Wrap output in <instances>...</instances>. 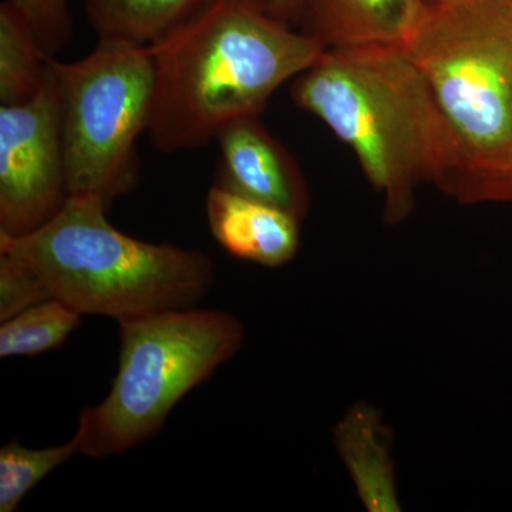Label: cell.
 Segmentation results:
<instances>
[{
    "label": "cell",
    "instance_id": "obj_1",
    "mask_svg": "<svg viewBox=\"0 0 512 512\" xmlns=\"http://www.w3.org/2000/svg\"><path fill=\"white\" fill-rule=\"evenodd\" d=\"M291 96L355 153L392 224L412 212L420 184L450 191L456 140L406 46L326 49L293 79Z\"/></svg>",
    "mask_w": 512,
    "mask_h": 512
},
{
    "label": "cell",
    "instance_id": "obj_2",
    "mask_svg": "<svg viewBox=\"0 0 512 512\" xmlns=\"http://www.w3.org/2000/svg\"><path fill=\"white\" fill-rule=\"evenodd\" d=\"M148 47L156 79L148 136L163 154L207 146L231 121L259 116L326 50L276 18L268 0H215Z\"/></svg>",
    "mask_w": 512,
    "mask_h": 512
},
{
    "label": "cell",
    "instance_id": "obj_3",
    "mask_svg": "<svg viewBox=\"0 0 512 512\" xmlns=\"http://www.w3.org/2000/svg\"><path fill=\"white\" fill-rule=\"evenodd\" d=\"M429 83L458 151L448 194L512 202V5L430 0L406 43Z\"/></svg>",
    "mask_w": 512,
    "mask_h": 512
},
{
    "label": "cell",
    "instance_id": "obj_4",
    "mask_svg": "<svg viewBox=\"0 0 512 512\" xmlns=\"http://www.w3.org/2000/svg\"><path fill=\"white\" fill-rule=\"evenodd\" d=\"M107 207L92 195H72L32 234L0 235V251L28 262L52 298L82 315L120 322L195 308L207 298L215 282L210 256L130 237L111 224Z\"/></svg>",
    "mask_w": 512,
    "mask_h": 512
},
{
    "label": "cell",
    "instance_id": "obj_5",
    "mask_svg": "<svg viewBox=\"0 0 512 512\" xmlns=\"http://www.w3.org/2000/svg\"><path fill=\"white\" fill-rule=\"evenodd\" d=\"M119 367L109 394L84 407L77 454L120 456L156 437L175 406L241 348L244 326L212 309H173L119 322Z\"/></svg>",
    "mask_w": 512,
    "mask_h": 512
},
{
    "label": "cell",
    "instance_id": "obj_6",
    "mask_svg": "<svg viewBox=\"0 0 512 512\" xmlns=\"http://www.w3.org/2000/svg\"><path fill=\"white\" fill-rule=\"evenodd\" d=\"M62 107L64 171L69 197L92 195L110 205L137 183V140L153 113L150 47L99 40L83 59L49 55Z\"/></svg>",
    "mask_w": 512,
    "mask_h": 512
},
{
    "label": "cell",
    "instance_id": "obj_7",
    "mask_svg": "<svg viewBox=\"0 0 512 512\" xmlns=\"http://www.w3.org/2000/svg\"><path fill=\"white\" fill-rule=\"evenodd\" d=\"M35 99L0 107V235L20 238L53 220L69 200L62 107L55 70Z\"/></svg>",
    "mask_w": 512,
    "mask_h": 512
},
{
    "label": "cell",
    "instance_id": "obj_8",
    "mask_svg": "<svg viewBox=\"0 0 512 512\" xmlns=\"http://www.w3.org/2000/svg\"><path fill=\"white\" fill-rule=\"evenodd\" d=\"M217 185L303 220L309 211L305 178L291 154L259 120L241 117L218 131Z\"/></svg>",
    "mask_w": 512,
    "mask_h": 512
},
{
    "label": "cell",
    "instance_id": "obj_9",
    "mask_svg": "<svg viewBox=\"0 0 512 512\" xmlns=\"http://www.w3.org/2000/svg\"><path fill=\"white\" fill-rule=\"evenodd\" d=\"M207 218L212 237L235 258L278 268L298 252L299 218L220 185L208 191Z\"/></svg>",
    "mask_w": 512,
    "mask_h": 512
},
{
    "label": "cell",
    "instance_id": "obj_10",
    "mask_svg": "<svg viewBox=\"0 0 512 512\" xmlns=\"http://www.w3.org/2000/svg\"><path fill=\"white\" fill-rule=\"evenodd\" d=\"M430 0H305L302 32L326 49L403 45L419 28Z\"/></svg>",
    "mask_w": 512,
    "mask_h": 512
},
{
    "label": "cell",
    "instance_id": "obj_11",
    "mask_svg": "<svg viewBox=\"0 0 512 512\" xmlns=\"http://www.w3.org/2000/svg\"><path fill=\"white\" fill-rule=\"evenodd\" d=\"M335 443L367 510L400 511L390 440L376 410L352 407L336 426Z\"/></svg>",
    "mask_w": 512,
    "mask_h": 512
},
{
    "label": "cell",
    "instance_id": "obj_12",
    "mask_svg": "<svg viewBox=\"0 0 512 512\" xmlns=\"http://www.w3.org/2000/svg\"><path fill=\"white\" fill-rule=\"evenodd\" d=\"M215 0H83L99 40L150 46L180 28Z\"/></svg>",
    "mask_w": 512,
    "mask_h": 512
},
{
    "label": "cell",
    "instance_id": "obj_13",
    "mask_svg": "<svg viewBox=\"0 0 512 512\" xmlns=\"http://www.w3.org/2000/svg\"><path fill=\"white\" fill-rule=\"evenodd\" d=\"M47 53L35 32L8 2L0 5V103L13 106L35 99L47 76Z\"/></svg>",
    "mask_w": 512,
    "mask_h": 512
},
{
    "label": "cell",
    "instance_id": "obj_14",
    "mask_svg": "<svg viewBox=\"0 0 512 512\" xmlns=\"http://www.w3.org/2000/svg\"><path fill=\"white\" fill-rule=\"evenodd\" d=\"M82 316L56 298L30 306L0 322V357H32L60 348L79 328Z\"/></svg>",
    "mask_w": 512,
    "mask_h": 512
},
{
    "label": "cell",
    "instance_id": "obj_15",
    "mask_svg": "<svg viewBox=\"0 0 512 512\" xmlns=\"http://www.w3.org/2000/svg\"><path fill=\"white\" fill-rule=\"evenodd\" d=\"M76 454L72 439L46 448H28L13 440L0 448V512L18 511L29 491Z\"/></svg>",
    "mask_w": 512,
    "mask_h": 512
},
{
    "label": "cell",
    "instance_id": "obj_16",
    "mask_svg": "<svg viewBox=\"0 0 512 512\" xmlns=\"http://www.w3.org/2000/svg\"><path fill=\"white\" fill-rule=\"evenodd\" d=\"M50 298L46 285L28 262L0 251V322Z\"/></svg>",
    "mask_w": 512,
    "mask_h": 512
},
{
    "label": "cell",
    "instance_id": "obj_17",
    "mask_svg": "<svg viewBox=\"0 0 512 512\" xmlns=\"http://www.w3.org/2000/svg\"><path fill=\"white\" fill-rule=\"evenodd\" d=\"M28 22L47 55L55 56L73 36L67 0H6Z\"/></svg>",
    "mask_w": 512,
    "mask_h": 512
},
{
    "label": "cell",
    "instance_id": "obj_18",
    "mask_svg": "<svg viewBox=\"0 0 512 512\" xmlns=\"http://www.w3.org/2000/svg\"><path fill=\"white\" fill-rule=\"evenodd\" d=\"M268 3L276 18L284 20L289 25L301 23L305 0H268Z\"/></svg>",
    "mask_w": 512,
    "mask_h": 512
},
{
    "label": "cell",
    "instance_id": "obj_19",
    "mask_svg": "<svg viewBox=\"0 0 512 512\" xmlns=\"http://www.w3.org/2000/svg\"><path fill=\"white\" fill-rule=\"evenodd\" d=\"M434 2H437V3H456V2H460V0H434Z\"/></svg>",
    "mask_w": 512,
    "mask_h": 512
},
{
    "label": "cell",
    "instance_id": "obj_20",
    "mask_svg": "<svg viewBox=\"0 0 512 512\" xmlns=\"http://www.w3.org/2000/svg\"><path fill=\"white\" fill-rule=\"evenodd\" d=\"M497 2L511 3L512 5V0H497Z\"/></svg>",
    "mask_w": 512,
    "mask_h": 512
}]
</instances>
